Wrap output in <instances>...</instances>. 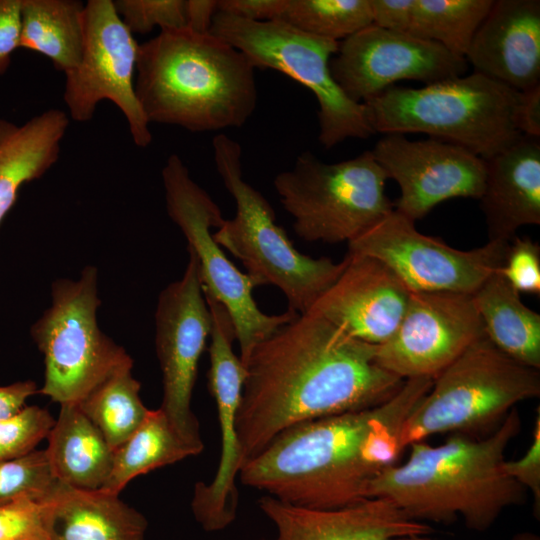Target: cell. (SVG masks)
<instances>
[{
    "label": "cell",
    "instance_id": "cell-37",
    "mask_svg": "<svg viewBox=\"0 0 540 540\" xmlns=\"http://www.w3.org/2000/svg\"><path fill=\"white\" fill-rule=\"evenodd\" d=\"M505 472L533 496V513L540 517V412L538 409L532 441L524 455L516 460H505Z\"/></svg>",
    "mask_w": 540,
    "mask_h": 540
},
{
    "label": "cell",
    "instance_id": "cell-8",
    "mask_svg": "<svg viewBox=\"0 0 540 540\" xmlns=\"http://www.w3.org/2000/svg\"><path fill=\"white\" fill-rule=\"evenodd\" d=\"M388 179L371 150L336 163L305 152L273 183L296 234L333 244L349 243L394 210L385 193Z\"/></svg>",
    "mask_w": 540,
    "mask_h": 540
},
{
    "label": "cell",
    "instance_id": "cell-27",
    "mask_svg": "<svg viewBox=\"0 0 540 540\" xmlns=\"http://www.w3.org/2000/svg\"><path fill=\"white\" fill-rule=\"evenodd\" d=\"M84 8L79 0H22L20 48L40 53L64 72L80 63Z\"/></svg>",
    "mask_w": 540,
    "mask_h": 540
},
{
    "label": "cell",
    "instance_id": "cell-14",
    "mask_svg": "<svg viewBox=\"0 0 540 540\" xmlns=\"http://www.w3.org/2000/svg\"><path fill=\"white\" fill-rule=\"evenodd\" d=\"M187 249L189 258L183 276L166 286L158 297L155 346L163 383L160 409L186 442L203 451L191 401L212 319L203 294L198 260Z\"/></svg>",
    "mask_w": 540,
    "mask_h": 540
},
{
    "label": "cell",
    "instance_id": "cell-22",
    "mask_svg": "<svg viewBox=\"0 0 540 540\" xmlns=\"http://www.w3.org/2000/svg\"><path fill=\"white\" fill-rule=\"evenodd\" d=\"M485 165L479 200L489 241L510 242L520 227L540 224V138L521 135Z\"/></svg>",
    "mask_w": 540,
    "mask_h": 540
},
{
    "label": "cell",
    "instance_id": "cell-2",
    "mask_svg": "<svg viewBox=\"0 0 540 540\" xmlns=\"http://www.w3.org/2000/svg\"><path fill=\"white\" fill-rule=\"evenodd\" d=\"M431 378L404 381L387 401L322 417L278 434L241 467L242 484L293 506L334 510L370 499L373 480L403 451L402 425Z\"/></svg>",
    "mask_w": 540,
    "mask_h": 540
},
{
    "label": "cell",
    "instance_id": "cell-41",
    "mask_svg": "<svg viewBox=\"0 0 540 540\" xmlns=\"http://www.w3.org/2000/svg\"><path fill=\"white\" fill-rule=\"evenodd\" d=\"M515 122L522 135L540 138V85L521 92Z\"/></svg>",
    "mask_w": 540,
    "mask_h": 540
},
{
    "label": "cell",
    "instance_id": "cell-31",
    "mask_svg": "<svg viewBox=\"0 0 540 540\" xmlns=\"http://www.w3.org/2000/svg\"><path fill=\"white\" fill-rule=\"evenodd\" d=\"M278 20L339 42L372 24L370 0H287Z\"/></svg>",
    "mask_w": 540,
    "mask_h": 540
},
{
    "label": "cell",
    "instance_id": "cell-10",
    "mask_svg": "<svg viewBox=\"0 0 540 540\" xmlns=\"http://www.w3.org/2000/svg\"><path fill=\"white\" fill-rule=\"evenodd\" d=\"M97 280V269L86 266L77 280L54 281L51 305L31 327L45 366L38 393L60 405L78 404L113 370L133 361L98 326Z\"/></svg>",
    "mask_w": 540,
    "mask_h": 540
},
{
    "label": "cell",
    "instance_id": "cell-32",
    "mask_svg": "<svg viewBox=\"0 0 540 540\" xmlns=\"http://www.w3.org/2000/svg\"><path fill=\"white\" fill-rule=\"evenodd\" d=\"M58 482L45 450L0 460V504L20 497L43 500Z\"/></svg>",
    "mask_w": 540,
    "mask_h": 540
},
{
    "label": "cell",
    "instance_id": "cell-43",
    "mask_svg": "<svg viewBox=\"0 0 540 540\" xmlns=\"http://www.w3.org/2000/svg\"><path fill=\"white\" fill-rule=\"evenodd\" d=\"M216 13L215 0H186V28L198 33L210 32Z\"/></svg>",
    "mask_w": 540,
    "mask_h": 540
},
{
    "label": "cell",
    "instance_id": "cell-23",
    "mask_svg": "<svg viewBox=\"0 0 540 540\" xmlns=\"http://www.w3.org/2000/svg\"><path fill=\"white\" fill-rule=\"evenodd\" d=\"M118 495L58 482L40 500L48 540H144L146 518Z\"/></svg>",
    "mask_w": 540,
    "mask_h": 540
},
{
    "label": "cell",
    "instance_id": "cell-26",
    "mask_svg": "<svg viewBox=\"0 0 540 540\" xmlns=\"http://www.w3.org/2000/svg\"><path fill=\"white\" fill-rule=\"evenodd\" d=\"M486 337L515 361L540 368V315L527 307L499 273L473 294Z\"/></svg>",
    "mask_w": 540,
    "mask_h": 540
},
{
    "label": "cell",
    "instance_id": "cell-4",
    "mask_svg": "<svg viewBox=\"0 0 540 540\" xmlns=\"http://www.w3.org/2000/svg\"><path fill=\"white\" fill-rule=\"evenodd\" d=\"M135 93L149 123L190 132L241 127L257 106L255 67L212 34L166 29L139 44Z\"/></svg>",
    "mask_w": 540,
    "mask_h": 540
},
{
    "label": "cell",
    "instance_id": "cell-45",
    "mask_svg": "<svg viewBox=\"0 0 540 540\" xmlns=\"http://www.w3.org/2000/svg\"><path fill=\"white\" fill-rule=\"evenodd\" d=\"M397 540H407V538H401V539H397Z\"/></svg>",
    "mask_w": 540,
    "mask_h": 540
},
{
    "label": "cell",
    "instance_id": "cell-46",
    "mask_svg": "<svg viewBox=\"0 0 540 540\" xmlns=\"http://www.w3.org/2000/svg\"><path fill=\"white\" fill-rule=\"evenodd\" d=\"M263 540H266V539H263Z\"/></svg>",
    "mask_w": 540,
    "mask_h": 540
},
{
    "label": "cell",
    "instance_id": "cell-1",
    "mask_svg": "<svg viewBox=\"0 0 540 540\" xmlns=\"http://www.w3.org/2000/svg\"><path fill=\"white\" fill-rule=\"evenodd\" d=\"M376 347L311 313L255 345L236 421L243 464L294 425L390 399L405 380L377 363Z\"/></svg>",
    "mask_w": 540,
    "mask_h": 540
},
{
    "label": "cell",
    "instance_id": "cell-24",
    "mask_svg": "<svg viewBox=\"0 0 540 540\" xmlns=\"http://www.w3.org/2000/svg\"><path fill=\"white\" fill-rule=\"evenodd\" d=\"M69 116L51 108L22 125L0 119V224L20 188L42 177L58 160Z\"/></svg>",
    "mask_w": 540,
    "mask_h": 540
},
{
    "label": "cell",
    "instance_id": "cell-13",
    "mask_svg": "<svg viewBox=\"0 0 540 540\" xmlns=\"http://www.w3.org/2000/svg\"><path fill=\"white\" fill-rule=\"evenodd\" d=\"M83 21L80 63L65 74L63 99L69 117L89 121L98 103L109 100L125 116L135 145L145 148L152 134L135 93L139 44L115 11L112 0H89Z\"/></svg>",
    "mask_w": 540,
    "mask_h": 540
},
{
    "label": "cell",
    "instance_id": "cell-5",
    "mask_svg": "<svg viewBox=\"0 0 540 540\" xmlns=\"http://www.w3.org/2000/svg\"><path fill=\"white\" fill-rule=\"evenodd\" d=\"M521 92L474 72L421 88L390 86L366 100L374 133H423L487 160L522 134L515 116Z\"/></svg>",
    "mask_w": 540,
    "mask_h": 540
},
{
    "label": "cell",
    "instance_id": "cell-42",
    "mask_svg": "<svg viewBox=\"0 0 540 540\" xmlns=\"http://www.w3.org/2000/svg\"><path fill=\"white\" fill-rule=\"evenodd\" d=\"M38 391L36 383L31 380L0 385V420L19 412L26 406L27 399Z\"/></svg>",
    "mask_w": 540,
    "mask_h": 540
},
{
    "label": "cell",
    "instance_id": "cell-38",
    "mask_svg": "<svg viewBox=\"0 0 540 540\" xmlns=\"http://www.w3.org/2000/svg\"><path fill=\"white\" fill-rule=\"evenodd\" d=\"M21 1L0 0V76L8 70L13 53L20 48Z\"/></svg>",
    "mask_w": 540,
    "mask_h": 540
},
{
    "label": "cell",
    "instance_id": "cell-39",
    "mask_svg": "<svg viewBox=\"0 0 540 540\" xmlns=\"http://www.w3.org/2000/svg\"><path fill=\"white\" fill-rule=\"evenodd\" d=\"M286 2L287 0H219L217 12L255 22L278 20Z\"/></svg>",
    "mask_w": 540,
    "mask_h": 540
},
{
    "label": "cell",
    "instance_id": "cell-28",
    "mask_svg": "<svg viewBox=\"0 0 540 540\" xmlns=\"http://www.w3.org/2000/svg\"><path fill=\"white\" fill-rule=\"evenodd\" d=\"M201 452L176 432L160 408L149 410L136 431L113 451L112 468L100 490L119 494L137 476Z\"/></svg>",
    "mask_w": 540,
    "mask_h": 540
},
{
    "label": "cell",
    "instance_id": "cell-35",
    "mask_svg": "<svg viewBox=\"0 0 540 540\" xmlns=\"http://www.w3.org/2000/svg\"><path fill=\"white\" fill-rule=\"evenodd\" d=\"M498 271L517 292L539 294L540 246L528 237H514Z\"/></svg>",
    "mask_w": 540,
    "mask_h": 540
},
{
    "label": "cell",
    "instance_id": "cell-3",
    "mask_svg": "<svg viewBox=\"0 0 540 540\" xmlns=\"http://www.w3.org/2000/svg\"><path fill=\"white\" fill-rule=\"evenodd\" d=\"M521 426L513 408L484 438L451 434L439 445L412 443L406 462L385 468L369 496L420 522L448 525L462 518L468 529L486 531L504 510L525 500L526 490L504 470L505 452Z\"/></svg>",
    "mask_w": 540,
    "mask_h": 540
},
{
    "label": "cell",
    "instance_id": "cell-16",
    "mask_svg": "<svg viewBox=\"0 0 540 540\" xmlns=\"http://www.w3.org/2000/svg\"><path fill=\"white\" fill-rule=\"evenodd\" d=\"M329 67L345 95L363 103L399 80L427 85L464 75L468 63L439 43L371 24L339 42Z\"/></svg>",
    "mask_w": 540,
    "mask_h": 540
},
{
    "label": "cell",
    "instance_id": "cell-20",
    "mask_svg": "<svg viewBox=\"0 0 540 540\" xmlns=\"http://www.w3.org/2000/svg\"><path fill=\"white\" fill-rule=\"evenodd\" d=\"M465 59L519 92L540 85V1L494 0Z\"/></svg>",
    "mask_w": 540,
    "mask_h": 540
},
{
    "label": "cell",
    "instance_id": "cell-29",
    "mask_svg": "<svg viewBox=\"0 0 540 540\" xmlns=\"http://www.w3.org/2000/svg\"><path fill=\"white\" fill-rule=\"evenodd\" d=\"M132 368L133 361L117 367L77 404L112 451L136 431L150 410L141 400V384Z\"/></svg>",
    "mask_w": 540,
    "mask_h": 540
},
{
    "label": "cell",
    "instance_id": "cell-33",
    "mask_svg": "<svg viewBox=\"0 0 540 540\" xmlns=\"http://www.w3.org/2000/svg\"><path fill=\"white\" fill-rule=\"evenodd\" d=\"M55 419L37 405L0 420V460L26 454L47 437Z\"/></svg>",
    "mask_w": 540,
    "mask_h": 540
},
{
    "label": "cell",
    "instance_id": "cell-34",
    "mask_svg": "<svg viewBox=\"0 0 540 540\" xmlns=\"http://www.w3.org/2000/svg\"><path fill=\"white\" fill-rule=\"evenodd\" d=\"M115 11L133 33H148L155 26L161 30L187 27L186 0H115Z\"/></svg>",
    "mask_w": 540,
    "mask_h": 540
},
{
    "label": "cell",
    "instance_id": "cell-11",
    "mask_svg": "<svg viewBox=\"0 0 540 540\" xmlns=\"http://www.w3.org/2000/svg\"><path fill=\"white\" fill-rule=\"evenodd\" d=\"M162 181L167 213L198 260L203 292L228 311L239 344V357L244 363L255 345L298 313L287 310L268 315L260 310L252 295L257 283L227 258L211 233L212 227L219 228L225 220L220 208L192 179L178 155L168 157L162 169Z\"/></svg>",
    "mask_w": 540,
    "mask_h": 540
},
{
    "label": "cell",
    "instance_id": "cell-9",
    "mask_svg": "<svg viewBox=\"0 0 540 540\" xmlns=\"http://www.w3.org/2000/svg\"><path fill=\"white\" fill-rule=\"evenodd\" d=\"M210 32L241 51L256 68L280 71L308 88L318 103V140L325 149L375 134L363 103L349 99L330 72L339 42L281 20L255 22L217 12Z\"/></svg>",
    "mask_w": 540,
    "mask_h": 540
},
{
    "label": "cell",
    "instance_id": "cell-17",
    "mask_svg": "<svg viewBox=\"0 0 540 540\" xmlns=\"http://www.w3.org/2000/svg\"><path fill=\"white\" fill-rule=\"evenodd\" d=\"M204 297L212 319L207 386L217 407L221 452L213 479L209 483H196L191 509L195 520L205 531L216 532L228 527L237 514L236 479L243 458L236 421L246 369L232 348L236 339L228 311L208 293H204Z\"/></svg>",
    "mask_w": 540,
    "mask_h": 540
},
{
    "label": "cell",
    "instance_id": "cell-15",
    "mask_svg": "<svg viewBox=\"0 0 540 540\" xmlns=\"http://www.w3.org/2000/svg\"><path fill=\"white\" fill-rule=\"evenodd\" d=\"M484 336L473 294L411 292L396 331L376 347V361L403 380H434Z\"/></svg>",
    "mask_w": 540,
    "mask_h": 540
},
{
    "label": "cell",
    "instance_id": "cell-7",
    "mask_svg": "<svg viewBox=\"0 0 540 540\" xmlns=\"http://www.w3.org/2000/svg\"><path fill=\"white\" fill-rule=\"evenodd\" d=\"M539 396V369L515 361L484 336L433 380L402 425L401 449L436 434L487 436L518 403Z\"/></svg>",
    "mask_w": 540,
    "mask_h": 540
},
{
    "label": "cell",
    "instance_id": "cell-44",
    "mask_svg": "<svg viewBox=\"0 0 540 540\" xmlns=\"http://www.w3.org/2000/svg\"><path fill=\"white\" fill-rule=\"evenodd\" d=\"M407 540H435L431 538L429 535H420V536H413L408 537ZM512 540H540L539 536L532 534V533H522L516 535Z\"/></svg>",
    "mask_w": 540,
    "mask_h": 540
},
{
    "label": "cell",
    "instance_id": "cell-12",
    "mask_svg": "<svg viewBox=\"0 0 540 540\" xmlns=\"http://www.w3.org/2000/svg\"><path fill=\"white\" fill-rule=\"evenodd\" d=\"M510 242L488 241L459 250L419 232L415 222L395 209L350 241V255H364L387 265L411 292L474 294L504 264Z\"/></svg>",
    "mask_w": 540,
    "mask_h": 540
},
{
    "label": "cell",
    "instance_id": "cell-21",
    "mask_svg": "<svg viewBox=\"0 0 540 540\" xmlns=\"http://www.w3.org/2000/svg\"><path fill=\"white\" fill-rule=\"evenodd\" d=\"M258 505L275 526L274 540H397L431 535L428 523L414 520L383 498L334 510L290 505L269 495Z\"/></svg>",
    "mask_w": 540,
    "mask_h": 540
},
{
    "label": "cell",
    "instance_id": "cell-30",
    "mask_svg": "<svg viewBox=\"0 0 540 540\" xmlns=\"http://www.w3.org/2000/svg\"><path fill=\"white\" fill-rule=\"evenodd\" d=\"M494 0H414L408 33L465 58Z\"/></svg>",
    "mask_w": 540,
    "mask_h": 540
},
{
    "label": "cell",
    "instance_id": "cell-36",
    "mask_svg": "<svg viewBox=\"0 0 540 540\" xmlns=\"http://www.w3.org/2000/svg\"><path fill=\"white\" fill-rule=\"evenodd\" d=\"M0 540H48L41 501L20 497L0 504Z\"/></svg>",
    "mask_w": 540,
    "mask_h": 540
},
{
    "label": "cell",
    "instance_id": "cell-25",
    "mask_svg": "<svg viewBox=\"0 0 540 540\" xmlns=\"http://www.w3.org/2000/svg\"><path fill=\"white\" fill-rule=\"evenodd\" d=\"M46 456L56 479L74 488L98 490L107 480L113 451L77 404L60 405L47 437Z\"/></svg>",
    "mask_w": 540,
    "mask_h": 540
},
{
    "label": "cell",
    "instance_id": "cell-18",
    "mask_svg": "<svg viewBox=\"0 0 540 540\" xmlns=\"http://www.w3.org/2000/svg\"><path fill=\"white\" fill-rule=\"evenodd\" d=\"M371 152L399 186L394 209L414 222L445 200L482 195L485 160L461 146L435 138L411 141L404 134H385Z\"/></svg>",
    "mask_w": 540,
    "mask_h": 540
},
{
    "label": "cell",
    "instance_id": "cell-40",
    "mask_svg": "<svg viewBox=\"0 0 540 540\" xmlns=\"http://www.w3.org/2000/svg\"><path fill=\"white\" fill-rule=\"evenodd\" d=\"M372 24L387 30L408 33L414 0H370Z\"/></svg>",
    "mask_w": 540,
    "mask_h": 540
},
{
    "label": "cell",
    "instance_id": "cell-19",
    "mask_svg": "<svg viewBox=\"0 0 540 540\" xmlns=\"http://www.w3.org/2000/svg\"><path fill=\"white\" fill-rule=\"evenodd\" d=\"M346 258L343 272L307 313L357 340L381 345L396 331L411 291L378 259L350 254Z\"/></svg>",
    "mask_w": 540,
    "mask_h": 540
},
{
    "label": "cell",
    "instance_id": "cell-6",
    "mask_svg": "<svg viewBox=\"0 0 540 540\" xmlns=\"http://www.w3.org/2000/svg\"><path fill=\"white\" fill-rule=\"evenodd\" d=\"M212 146L216 170L236 207L234 217L225 219L213 233L215 242L241 261L258 286L279 288L288 310L307 313L343 272L346 256L334 262L298 251L276 224L271 204L243 179L240 144L220 133L214 136Z\"/></svg>",
    "mask_w": 540,
    "mask_h": 540
}]
</instances>
